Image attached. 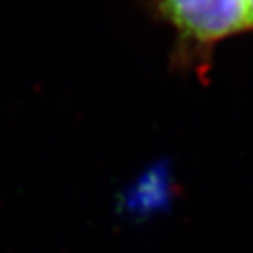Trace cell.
<instances>
[{"instance_id": "obj_1", "label": "cell", "mask_w": 253, "mask_h": 253, "mask_svg": "<svg viewBox=\"0 0 253 253\" xmlns=\"http://www.w3.org/2000/svg\"><path fill=\"white\" fill-rule=\"evenodd\" d=\"M174 28L183 47L211 49L214 44L253 32V0H150Z\"/></svg>"}]
</instances>
